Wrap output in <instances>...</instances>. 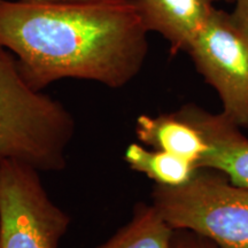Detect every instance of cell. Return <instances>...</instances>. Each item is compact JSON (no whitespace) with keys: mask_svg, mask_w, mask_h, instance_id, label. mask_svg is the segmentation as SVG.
<instances>
[{"mask_svg":"<svg viewBox=\"0 0 248 248\" xmlns=\"http://www.w3.org/2000/svg\"><path fill=\"white\" fill-rule=\"evenodd\" d=\"M75 130L69 109L33 88L16 58L0 46V163L17 161L40 172L61 171Z\"/></svg>","mask_w":248,"mask_h":248,"instance_id":"obj_2","label":"cell"},{"mask_svg":"<svg viewBox=\"0 0 248 248\" xmlns=\"http://www.w3.org/2000/svg\"><path fill=\"white\" fill-rule=\"evenodd\" d=\"M152 32L169 43L173 54L186 52L213 11V0H136Z\"/></svg>","mask_w":248,"mask_h":248,"instance_id":"obj_7","label":"cell"},{"mask_svg":"<svg viewBox=\"0 0 248 248\" xmlns=\"http://www.w3.org/2000/svg\"><path fill=\"white\" fill-rule=\"evenodd\" d=\"M168 248H219L208 238L185 229L172 231Z\"/></svg>","mask_w":248,"mask_h":248,"instance_id":"obj_11","label":"cell"},{"mask_svg":"<svg viewBox=\"0 0 248 248\" xmlns=\"http://www.w3.org/2000/svg\"><path fill=\"white\" fill-rule=\"evenodd\" d=\"M186 52L215 89L222 113L237 126L248 129V38L231 13L214 9Z\"/></svg>","mask_w":248,"mask_h":248,"instance_id":"obj_5","label":"cell"},{"mask_svg":"<svg viewBox=\"0 0 248 248\" xmlns=\"http://www.w3.org/2000/svg\"><path fill=\"white\" fill-rule=\"evenodd\" d=\"M70 223L40 171L17 161L0 163V248H59Z\"/></svg>","mask_w":248,"mask_h":248,"instance_id":"obj_4","label":"cell"},{"mask_svg":"<svg viewBox=\"0 0 248 248\" xmlns=\"http://www.w3.org/2000/svg\"><path fill=\"white\" fill-rule=\"evenodd\" d=\"M23 1H36V2H55V1H77V0H23Z\"/></svg>","mask_w":248,"mask_h":248,"instance_id":"obj_13","label":"cell"},{"mask_svg":"<svg viewBox=\"0 0 248 248\" xmlns=\"http://www.w3.org/2000/svg\"><path fill=\"white\" fill-rule=\"evenodd\" d=\"M151 200L172 230L197 232L219 248H248V190L224 173L199 168L183 185H154Z\"/></svg>","mask_w":248,"mask_h":248,"instance_id":"obj_3","label":"cell"},{"mask_svg":"<svg viewBox=\"0 0 248 248\" xmlns=\"http://www.w3.org/2000/svg\"><path fill=\"white\" fill-rule=\"evenodd\" d=\"M172 231L152 203L140 202L130 221L95 248H168Z\"/></svg>","mask_w":248,"mask_h":248,"instance_id":"obj_10","label":"cell"},{"mask_svg":"<svg viewBox=\"0 0 248 248\" xmlns=\"http://www.w3.org/2000/svg\"><path fill=\"white\" fill-rule=\"evenodd\" d=\"M130 169L152 179L155 185L179 186L192 178L198 168L190 161L166 151L148 150L138 142L125 148L123 156Z\"/></svg>","mask_w":248,"mask_h":248,"instance_id":"obj_9","label":"cell"},{"mask_svg":"<svg viewBox=\"0 0 248 248\" xmlns=\"http://www.w3.org/2000/svg\"><path fill=\"white\" fill-rule=\"evenodd\" d=\"M135 132L141 144L181 156L197 168L208 150L200 130L179 109L157 116L142 114L136 120Z\"/></svg>","mask_w":248,"mask_h":248,"instance_id":"obj_8","label":"cell"},{"mask_svg":"<svg viewBox=\"0 0 248 248\" xmlns=\"http://www.w3.org/2000/svg\"><path fill=\"white\" fill-rule=\"evenodd\" d=\"M150 32L136 0H0V46L40 91L66 78L128 85L144 67Z\"/></svg>","mask_w":248,"mask_h":248,"instance_id":"obj_1","label":"cell"},{"mask_svg":"<svg viewBox=\"0 0 248 248\" xmlns=\"http://www.w3.org/2000/svg\"><path fill=\"white\" fill-rule=\"evenodd\" d=\"M231 16L248 38V0H235V6Z\"/></svg>","mask_w":248,"mask_h":248,"instance_id":"obj_12","label":"cell"},{"mask_svg":"<svg viewBox=\"0 0 248 248\" xmlns=\"http://www.w3.org/2000/svg\"><path fill=\"white\" fill-rule=\"evenodd\" d=\"M179 110L200 130L208 145L198 169L217 170L248 190V138L239 126L223 113H209L194 104H186Z\"/></svg>","mask_w":248,"mask_h":248,"instance_id":"obj_6","label":"cell"},{"mask_svg":"<svg viewBox=\"0 0 248 248\" xmlns=\"http://www.w3.org/2000/svg\"><path fill=\"white\" fill-rule=\"evenodd\" d=\"M233 1H235V0H233Z\"/></svg>","mask_w":248,"mask_h":248,"instance_id":"obj_14","label":"cell"}]
</instances>
